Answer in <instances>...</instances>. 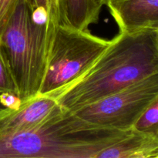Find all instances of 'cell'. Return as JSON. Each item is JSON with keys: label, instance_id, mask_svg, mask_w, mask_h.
<instances>
[{"label": "cell", "instance_id": "obj_14", "mask_svg": "<svg viewBox=\"0 0 158 158\" xmlns=\"http://www.w3.org/2000/svg\"><path fill=\"white\" fill-rule=\"evenodd\" d=\"M97 1L100 6H106V5L107 4L108 2H109V0H97Z\"/></svg>", "mask_w": 158, "mask_h": 158}, {"label": "cell", "instance_id": "obj_6", "mask_svg": "<svg viewBox=\"0 0 158 158\" xmlns=\"http://www.w3.org/2000/svg\"><path fill=\"white\" fill-rule=\"evenodd\" d=\"M54 97L37 95L19 106L0 111V136L29 131L41 124L61 109Z\"/></svg>", "mask_w": 158, "mask_h": 158}, {"label": "cell", "instance_id": "obj_5", "mask_svg": "<svg viewBox=\"0 0 158 158\" xmlns=\"http://www.w3.org/2000/svg\"><path fill=\"white\" fill-rule=\"evenodd\" d=\"M157 97L158 72L73 112L89 123L127 131Z\"/></svg>", "mask_w": 158, "mask_h": 158}, {"label": "cell", "instance_id": "obj_11", "mask_svg": "<svg viewBox=\"0 0 158 158\" xmlns=\"http://www.w3.org/2000/svg\"><path fill=\"white\" fill-rule=\"evenodd\" d=\"M35 9L43 10L47 20L48 32H52L54 27L63 24L62 6L63 0H29Z\"/></svg>", "mask_w": 158, "mask_h": 158}, {"label": "cell", "instance_id": "obj_1", "mask_svg": "<svg viewBox=\"0 0 158 158\" xmlns=\"http://www.w3.org/2000/svg\"><path fill=\"white\" fill-rule=\"evenodd\" d=\"M157 72V31L120 32L90 69L54 98L76 111Z\"/></svg>", "mask_w": 158, "mask_h": 158}, {"label": "cell", "instance_id": "obj_4", "mask_svg": "<svg viewBox=\"0 0 158 158\" xmlns=\"http://www.w3.org/2000/svg\"><path fill=\"white\" fill-rule=\"evenodd\" d=\"M111 40L59 24L48 37L47 55L38 95L55 97L84 75L110 46Z\"/></svg>", "mask_w": 158, "mask_h": 158}, {"label": "cell", "instance_id": "obj_9", "mask_svg": "<svg viewBox=\"0 0 158 158\" xmlns=\"http://www.w3.org/2000/svg\"><path fill=\"white\" fill-rule=\"evenodd\" d=\"M102 6L97 0H63V24L80 30H87L99 19Z\"/></svg>", "mask_w": 158, "mask_h": 158}, {"label": "cell", "instance_id": "obj_7", "mask_svg": "<svg viewBox=\"0 0 158 158\" xmlns=\"http://www.w3.org/2000/svg\"><path fill=\"white\" fill-rule=\"evenodd\" d=\"M106 6L120 32L158 30V0H109Z\"/></svg>", "mask_w": 158, "mask_h": 158}, {"label": "cell", "instance_id": "obj_12", "mask_svg": "<svg viewBox=\"0 0 158 158\" xmlns=\"http://www.w3.org/2000/svg\"><path fill=\"white\" fill-rule=\"evenodd\" d=\"M134 129L147 134L158 135V97L139 118Z\"/></svg>", "mask_w": 158, "mask_h": 158}, {"label": "cell", "instance_id": "obj_3", "mask_svg": "<svg viewBox=\"0 0 158 158\" xmlns=\"http://www.w3.org/2000/svg\"><path fill=\"white\" fill-rule=\"evenodd\" d=\"M48 25L45 12L19 0L0 40V52L22 102L38 95L46 67Z\"/></svg>", "mask_w": 158, "mask_h": 158}, {"label": "cell", "instance_id": "obj_8", "mask_svg": "<svg viewBox=\"0 0 158 158\" xmlns=\"http://www.w3.org/2000/svg\"><path fill=\"white\" fill-rule=\"evenodd\" d=\"M96 158H158V135L133 128L127 136L102 150Z\"/></svg>", "mask_w": 158, "mask_h": 158}, {"label": "cell", "instance_id": "obj_10", "mask_svg": "<svg viewBox=\"0 0 158 158\" xmlns=\"http://www.w3.org/2000/svg\"><path fill=\"white\" fill-rule=\"evenodd\" d=\"M21 103L10 69L0 52V111L16 108Z\"/></svg>", "mask_w": 158, "mask_h": 158}, {"label": "cell", "instance_id": "obj_13", "mask_svg": "<svg viewBox=\"0 0 158 158\" xmlns=\"http://www.w3.org/2000/svg\"><path fill=\"white\" fill-rule=\"evenodd\" d=\"M19 0H0V40Z\"/></svg>", "mask_w": 158, "mask_h": 158}, {"label": "cell", "instance_id": "obj_2", "mask_svg": "<svg viewBox=\"0 0 158 158\" xmlns=\"http://www.w3.org/2000/svg\"><path fill=\"white\" fill-rule=\"evenodd\" d=\"M131 130L95 125L62 107L29 131L0 136V158H96Z\"/></svg>", "mask_w": 158, "mask_h": 158}, {"label": "cell", "instance_id": "obj_15", "mask_svg": "<svg viewBox=\"0 0 158 158\" xmlns=\"http://www.w3.org/2000/svg\"><path fill=\"white\" fill-rule=\"evenodd\" d=\"M157 46H158V30L157 31Z\"/></svg>", "mask_w": 158, "mask_h": 158}]
</instances>
